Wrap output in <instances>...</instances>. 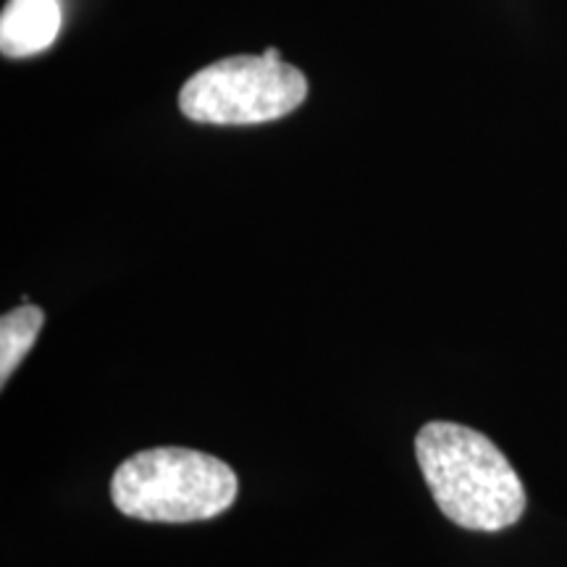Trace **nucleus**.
<instances>
[{
	"label": "nucleus",
	"instance_id": "nucleus-1",
	"mask_svg": "<svg viewBox=\"0 0 567 567\" xmlns=\"http://www.w3.org/2000/svg\"><path fill=\"white\" fill-rule=\"evenodd\" d=\"M415 457L436 505L467 530H502L526 513V488L492 439L460 423H425Z\"/></svg>",
	"mask_w": 567,
	"mask_h": 567
},
{
	"label": "nucleus",
	"instance_id": "nucleus-2",
	"mask_svg": "<svg viewBox=\"0 0 567 567\" xmlns=\"http://www.w3.org/2000/svg\"><path fill=\"white\" fill-rule=\"evenodd\" d=\"M237 492V473L224 460L184 446L137 452L111 478L118 513L147 523L210 520L234 505Z\"/></svg>",
	"mask_w": 567,
	"mask_h": 567
},
{
	"label": "nucleus",
	"instance_id": "nucleus-3",
	"mask_svg": "<svg viewBox=\"0 0 567 567\" xmlns=\"http://www.w3.org/2000/svg\"><path fill=\"white\" fill-rule=\"evenodd\" d=\"M308 80L289 66L276 48L264 55H231L189 76L179 92V109L197 124H266L300 109Z\"/></svg>",
	"mask_w": 567,
	"mask_h": 567
},
{
	"label": "nucleus",
	"instance_id": "nucleus-4",
	"mask_svg": "<svg viewBox=\"0 0 567 567\" xmlns=\"http://www.w3.org/2000/svg\"><path fill=\"white\" fill-rule=\"evenodd\" d=\"M61 0H9L0 17V51L30 59L53 45L61 30Z\"/></svg>",
	"mask_w": 567,
	"mask_h": 567
},
{
	"label": "nucleus",
	"instance_id": "nucleus-5",
	"mask_svg": "<svg viewBox=\"0 0 567 567\" xmlns=\"http://www.w3.org/2000/svg\"><path fill=\"white\" fill-rule=\"evenodd\" d=\"M42 323H45V313L38 305H21L0 318V384L3 386L38 342Z\"/></svg>",
	"mask_w": 567,
	"mask_h": 567
}]
</instances>
